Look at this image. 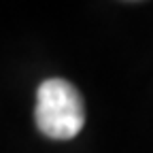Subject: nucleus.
Wrapping results in <instances>:
<instances>
[{"label":"nucleus","mask_w":153,"mask_h":153,"mask_svg":"<svg viewBox=\"0 0 153 153\" xmlns=\"http://www.w3.org/2000/svg\"><path fill=\"white\" fill-rule=\"evenodd\" d=\"M36 126L53 140H70L85 126V102L79 89L66 79L53 76L36 91Z\"/></svg>","instance_id":"f257e3e1"}]
</instances>
